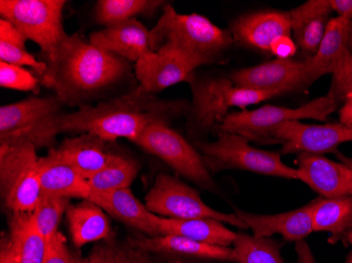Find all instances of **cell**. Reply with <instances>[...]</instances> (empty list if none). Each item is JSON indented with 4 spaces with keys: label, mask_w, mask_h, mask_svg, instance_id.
Segmentation results:
<instances>
[{
    "label": "cell",
    "mask_w": 352,
    "mask_h": 263,
    "mask_svg": "<svg viewBox=\"0 0 352 263\" xmlns=\"http://www.w3.org/2000/svg\"><path fill=\"white\" fill-rule=\"evenodd\" d=\"M131 73L130 62L111 54L79 34L68 35L47 63L41 84L53 91L63 106L80 108L116 88Z\"/></svg>",
    "instance_id": "obj_1"
},
{
    "label": "cell",
    "mask_w": 352,
    "mask_h": 263,
    "mask_svg": "<svg viewBox=\"0 0 352 263\" xmlns=\"http://www.w3.org/2000/svg\"><path fill=\"white\" fill-rule=\"evenodd\" d=\"M189 110L185 100H162L138 86L120 96L63 113L58 130L60 134H92L108 142L120 138L134 142L151 124H168Z\"/></svg>",
    "instance_id": "obj_2"
},
{
    "label": "cell",
    "mask_w": 352,
    "mask_h": 263,
    "mask_svg": "<svg viewBox=\"0 0 352 263\" xmlns=\"http://www.w3.org/2000/svg\"><path fill=\"white\" fill-rule=\"evenodd\" d=\"M150 35L153 52L172 51L197 69L217 62L234 45L230 30L217 27L199 14L179 13L168 3Z\"/></svg>",
    "instance_id": "obj_3"
},
{
    "label": "cell",
    "mask_w": 352,
    "mask_h": 263,
    "mask_svg": "<svg viewBox=\"0 0 352 263\" xmlns=\"http://www.w3.org/2000/svg\"><path fill=\"white\" fill-rule=\"evenodd\" d=\"M188 82L191 87L192 102L188 113L187 128L191 135L214 130L230 108L245 110L247 106L278 96L274 93L239 88L229 77L191 75Z\"/></svg>",
    "instance_id": "obj_4"
},
{
    "label": "cell",
    "mask_w": 352,
    "mask_h": 263,
    "mask_svg": "<svg viewBox=\"0 0 352 263\" xmlns=\"http://www.w3.org/2000/svg\"><path fill=\"white\" fill-rule=\"evenodd\" d=\"M63 104L58 97L32 96L0 108V144H28L35 149L56 146Z\"/></svg>",
    "instance_id": "obj_5"
},
{
    "label": "cell",
    "mask_w": 352,
    "mask_h": 263,
    "mask_svg": "<svg viewBox=\"0 0 352 263\" xmlns=\"http://www.w3.org/2000/svg\"><path fill=\"white\" fill-rule=\"evenodd\" d=\"M207 165L213 173L239 170L261 175L298 180L296 168L287 165L276 152L258 149L247 138L237 134L217 133L214 141H195Z\"/></svg>",
    "instance_id": "obj_6"
},
{
    "label": "cell",
    "mask_w": 352,
    "mask_h": 263,
    "mask_svg": "<svg viewBox=\"0 0 352 263\" xmlns=\"http://www.w3.org/2000/svg\"><path fill=\"white\" fill-rule=\"evenodd\" d=\"M340 104L329 96L320 97L300 108H292L284 106H261L256 110H242L229 113L217 128V133L237 134L247 138L249 141L258 144H272L271 130L283 122H296L302 119H327L331 113L339 108Z\"/></svg>",
    "instance_id": "obj_7"
},
{
    "label": "cell",
    "mask_w": 352,
    "mask_h": 263,
    "mask_svg": "<svg viewBox=\"0 0 352 263\" xmlns=\"http://www.w3.org/2000/svg\"><path fill=\"white\" fill-rule=\"evenodd\" d=\"M0 193L9 213H33L43 194L34 146L0 144Z\"/></svg>",
    "instance_id": "obj_8"
},
{
    "label": "cell",
    "mask_w": 352,
    "mask_h": 263,
    "mask_svg": "<svg viewBox=\"0 0 352 263\" xmlns=\"http://www.w3.org/2000/svg\"><path fill=\"white\" fill-rule=\"evenodd\" d=\"M65 0H1L0 16L33 41L47 60L68 37L63 25Z\"/></svg>",
    "instance_id": "obj_9"
},
{
    "label": "cell",
    "mask_w": 352,
    "mask_h": 263,
    "mask_svg": "<svg viewBox=\"0 0 352 263\" xmlns=\"http://www.w3.org/2000/svg\"><path fill=\"white\" fill-rule=\"evenodd\" d=\"M140 149L160 158L174 172L206 191L217 193L212 174L195 146L165 122H156L133 142Z\"/></svg>",
    "instance_id": "obj_10"
},
{
    "label": "cell",
    "mask_w": 352,
    "mask_h": 263,
    "mask_svg": "<svg viewBox=\"0 0 352 263\" xmlns=\"http://www.w3.org/2000/svg\"><path fill=\"white\" fill-rule=\"evenodd\" d=\"M145 205L157 216L172 219L209 218L243 229L247 225L235 213H223L204 203L195 187L167 173L158 174L145 197Z\"/></svg>",
    "instance_id": "obj_11"
},
{
    "label": "cell",
    "mask_w": 352,
    "mask_h": 263,
    "mask_svg": "<svg viewBox=\"0 0 352 263\" xmlns=\"http://www.w3.org/2000/svg\"><path fill=\"white\" fill-rule=\"evenodd\" d=\"M229 78L239 88L284 94L311 86L308 58L305 60L276 58L231 73Z\"/></svg>",
    "instance_id": "obj_12"
},
{
    "label": "cell",
    "mask_w": 352,
    "mask_h": 263,
    "mask_svg": "<svg viewBox=\"0 0 352 263\" xmlns=\"http://www.w3.org/2000/svg\"><path fill=\"white\" fill-rule=\"evenodd\" d=\"M272 144H282V154L334 152L340 144L352 141V128L341 124H308L283 122L271 130Z\"/></svg>",
    "instance_id": "obj_13"
},
{
    "label": "cell",
    "mask_w": 352,
    "mask_h": 263,
    "mask_svg": "<svg viewBox=\"0 0 352 263\" xmlns=\"http://www.w3.org/2000/svg\"><path fill=\"white\" fill-rule=\"evenodd\" d=\"M229 30L236 45L270 52L276 39L292 35V19L289 12H252L239 16Z\"/></svg>",
    "instance_id": "obj_14"
},
{
    "label": "cell",
    "mask_w": 352,
    "mask_h": 263,
    "mask_svg": "<svg viewBox=\"0 0 352 263\" xmlns=\"http://www.w3.org/2000/svg\"><path fill=\"white\" fill-rule=\"evenodd\" d=\"M298 180L305 183L323 198L352 196V173L342 162L318 154L300 153L296 157Z\"/></svg>",
    "instance_id": "obj_15"
},
{
    "label": "cell",
    "mask_w": 352,
    "mask_h": 263,
    "mask_svg": "<svg viewBox=\"0 0 352 263\" xmlns=\"http://www.w3.org/2000/svg\"><path fill=\"white\" fill-rule=\"evenodd\" d=\"M195 70L181 55L167 50L149 53L135 63L138 86L154 95L188 81Z\"/></svg>",
    "instance_id": "obj_16"
},
{
    "label": "cell",
    "mask_w": 352,
    "mask_h": 263,
    "mask_svg": "<svg viewBox=\"0 0 352 263\" xmlns=\"http://www.w3.org/2000/svg\"><path fill=\"white\" fill-rule=\"evenodd\" d=\"M89 41L128 62H138L142 57L153 52L150 30L136 19L93 32Z\"/></svg>",
    "instance_id": "obj_17"
},
{
    "label": "cell",
    "mask_w": 352,
    "mask_h": 263,
    "mask_svg": "<svg viewBox=\"0 0 352 263\" xmlns=\"http://www.w3.org/2000/svg\"><path fill=\"white\" fill-rule=\"evenodd\" d=\"M312 203L285 213L262 215L235 209L239 218L251 229L253 236L266 238L278 234L289 241L305 240L314 233L311 219Z\"/></svg>",
    "instance_id": "obj_18"
},
{
    "label": "cell",
    "mask_w": 352,
    "mask_h": 263,
    "mask_svg": "<svg viewBox=\"0 0 352 263\" xmlns=\"http://www.w3.org/2000/svg\"><path fill=\"white\" fill-rule=\"evenodd\" d=\"M89 201L100 205L108 215L120 222L136 229L146 236H160L158 216L152 213L136 196L128 189L116 191H93Z\"/></svg>",
    "instance_id": "obj_19"
},
{
    "label": "cell",
    "mask_w": 352,
    "mask_h": 263,
    "mask_svg": "<svg viewBox=\"0 0 352 263\" xmlns=\"http://www.w3.org/2000/svg\"><path fill=\"white\" fill-rule=\"evenodd\" d=\"M128 240L150 254L237 263L236 255L232 247L208 244L176 235L149 237L140 234L138 236L130 237Z\"/></svg>",
    "instance_id": "obj_20"
},
{
    "label": "cell",
    "mask_w": 352,
    "mask_h": 263,
    "mask_svg": "<svg viewBox=\"0 0 352 263\" xmlns=\"http://www.w3.org/2000/svg\"><path fill=\"white\" fill-rule=\"evenodd\" d=\"M108 144L92 134H79L76 137L63 139L49 151L68 162L82 177L89 179L104 169L118 156L109 151Z\"/></svg>",
    "instance_id": "obj_21"
},
{
    "label": "cell",
    "mask_w": 352,
    "mask_h": 263,
    "mask_svg": "<svg viewBox=\"0 0 352 263\" xmlns=\"http://www.w3.org/2000/svg\"><path fill=\"white\" fill-rule=\"evenodd\" d=\"M41 191L47 195L86 201L92 195V187L68 162L47 152L39 157Z\"/></svg>",
    "instance_id": "obj_22"
},
{
    "label": "cell",
    "mask_w": 352,
    "mask_h": 263,
    "mask_svg": "<svg viewBox=\"0 0 352 263\" xmlns=\"http://www.w3.org/2000/svg\"><path fill=\"white\" fill-rule=\"evenodd\" d=\"M294 41L310 56L318 52L330 21V0H309L289 12Z\"/></svg>",
    "instance_id": "obj_23"
},
{
    "label": "cell",
    "mask_w": 352,
    "mask_h": 263,
    "mask_svg": "<svg viewBox=\"0 0 352 263\" xmlns=\"http://www.w3.org/2000/svg\"><path fill=\"white\" fill-rule=\"evenodd\" d=\"M352 52V21L330 19L318 52L308 57L311 82L326 74H332L340 61Z\"/></svg>",
    "instance_id": "obj_24"
},
{
    "label": "cell",
    "mask_w": 352,
    "mask_h": 263,
    "mask_svg": "<svg viewBox=\"0 0 352 263\" xmlns=\"http://www.w3.org/2000/svg\"><path fill=\"white\" fill-rule=\"evenodd\" d=\"M66 217L71 239L76 249L114 236L106 211L89 199L70 205Z\"/></svg>",
    "instance_id": "obj_25"
},
{
    "label": "cell",
    "mask_w": 352,
    "mask_h": 263,
    "mask_svg": "<svg viewBox=\"0 0 352 263\" xmlns=\"http://www.w3.org/2000/svg\"><path fill=\"white\" fill-rule=\"evenodd\" d=\"M314 232L330 234V242L352 245V196L312 201Z\"/></svg>",
    "instance_id": "obj_26"
},
{
    "label": "cell",
    "mask_w": 352,
    "mask_h": 263,
    "mask_svg": "<svg viewBox=\"0 0 352 263\" xmlns=\"http://www.w3.org/2000/svg\"><path fill=\"white\" fill-rule=\"evenodd\" d=\"M160 235H176L208 244L232 247L236 233L215 219H172L158 216Z\"/></svg>",
    "instance_id": "obj_27"
},
{
    "label": "cell",
    "mask_w": 352,
    "mask_h": 263,
    "mask_svg": "<svg viewBox=\"0 0 352 263\" xmlns=\"http://www.w3.org/2000/svg\"><path fill=\"white\" fill-rule=\"evenodd\" d=\"M8 233L19 251L21 263H43L47 240L38 232L32 213H10Z\"/></svg>",
    "instance_id": "obj_28"
},
{
    "label": "cell",
    "mask_w": 352,
    "mask_h": 263,
    "mask_svg": "<svg viewBox=\"0 0 352 263\" xmlns=\"http://www.w3.org/2000/svg\"><path fill=\"white\" fill-rule=\"evenodd\" d=\"M166 5L162 0H98L93 15L98 25L110 27L136 16H152Z\"/></svg>",
    "instance_id": "obj_29"
},
{
    "label": "cell",
    "mask_w": 352,
    "mask_h": 263,
    "mask_svg": "<svg viewBox=\"0 0 352 263\" xmlns=\"http://www.w3.org/2000/svg\"><path fill=\"white\" fill-rule=\"evenodd\" d=\"M25 43L27 39L19 30L6 19H0V61L33 69L41 77L47 70V63L28 52Z\"/></svg>",
    "instance_id": "obj_30"
},
{
    "label": "cell",
    "mask_w": 352,
    "mask_h": 263,
    "mask_svg": "<svg viewBox=\"0 0 352 263\" xmlns=\"http://www.w3.org/2000/svg\"><path fill=\"white\" fill-rule=\"evenodd\" d=\"M138 172L140 164L138 161L118 154L109 165L87 180L93 191H116L130 187Z\"/></svg>",
    "instance_id": "obj_31"
},
{
    "label": "cell",
    "mask_w": 352,
    "mask_h": 263,
    "mask_svg": "<svg viewBox=\"0 0 352 263\" xmlns=\"http://www.w3.org/2000/svg\"><path fill=\"white\" fill-rule=\"evenodd\" d=\"M150 255L132 244L128 239L120 241L112 236L95 245L85 261L86 263H154Z\"/></svg>",
    "instance_id": "obj_32"
},
{
    "label": "cell",
    "mask_w": 352,
    "mask_h": 263,
    "mask_svg": "<svg viewBox=\"0 0 352 263\" xmlns=\"http://www.w3.org/2000/svg\"><path fill=\"white\" fill-rule=\"evenodd\" d=\"M237 263H286L278 243L271 237L258 238L244 232H237L232 245Z\"/></svg>",
    "instance_id": "obj_33"
},
{
    "label": "cell",
    "mask_w": 352,
    "mask_h": 263,
    "mask_svg": "<svg viewBox=\"0 0 352 263\" xmlns=\"http://www.w3.org/2000/svg\"><path fill=\"white\" fill-rule=\"evenodd\" d=\"M70 205L71 199L66 197L41 194V199L32 213V216L38 232L43 235L47 242L59 232V223Z\"/></svg>",
    "instance_id": "obj_34"
},
{
    "label": "cell",
    "mask_w": 352,
    "mask_h": 263,
    "mask_svg": "<svg viewBox=\"0 0 352 263\" xmlns=\"http://www.w3.org/2000/svg\"><path fill=\"white\" fill-rule=\"evenodd\" d=\"M39 79L23 67L0 61V86L3 89L38 93Z\"/></svg>",
    "instance_id": "obj_35"
},
{
    "label": "cell",
    "mask_w": 352,
    "mask_h": 263,
    "mask_svg": "<svg viewBox=\"0 0 352 263\" xmlns=\"http://www.w3.org/2000/svg\"><path fill=\"white\" fill-rule=\"evenodd\" d=\"M327 96L343 106L352 97V52L343 57L332 73L331 86Z\"/></svg>",
    "instance_id": "obj_36"
},
{
    "label": "cell",
    "mask_w": 352,
    "mask_h": 263,
    "mask_svg": "<svg viewBox=\"0 0 352 263\" xmlns=\"http://www.w3.org/2000/svg\"><path fill=\"white\" fill-rule=\"evenodd\" d=\"M72 255L67 244L66 237L57 232L47 242L43 263H72Z\"/></svg>",
    "instance_id": "obj_37"
},
{
    "label": "cell",
    "mask_w": 352,
    "mask_h": 263,
    "mask_svg": "<svg viewBox=\"0 0 352 263\" xmlns=\"http://www.w3.org/2000/svg\"><path fill=\"white\" fill-rule=\"evenodd\" d=\"M0 263H21L19 251L7 232H3L0 238Z\"/></svg>",
    "instance_id": "obj_38"
},
{
    "label": "cell",
    "mask_w": 352,
    "mask_h": 263,
    "mask_svg": "<svg viewBox=\"0 0 352 263\" xmlns=\"http://www.w3.org/2000/svg\"><path fill=\"white\" fill-rule=\"evenodd\" d=\"M296 43L290 36H282L276 39L271 45L270 53L276 55V58L292 59L296 54Z\"/></svg>",
    "instance_id": "obj_39"
},
{
    "label": "cell",
    "mask_w": 352,
    "mask_h": 263,
    "mask_svg": "<svg viewBox=\"0 0 352 263\" xmlns=\"http://www.w3.org/2000/svg\"><path fill=\"white\" fill-rule=\"evenodd\" d=\"M330 5L339 19L352 21V0H330Z\"/></svg>",
    "instance_id": "obj_40"
},
{
    "label": "cell",
    "mask_w": 352,
    "mask_h": 263,
    "mask_svg": "<svg viewBox=\"0 0 352 263\" xmlns=\"http://www.w3.org/2000/svg\"><path fill=\"white\" fill-rule=\"evenodd\" d=\"M296 253L298 256V263H318L306 240L296 241Z\"/></svg>",
    "instance_id": "obj_41"
},
{
    "label": "cell",
    "mask_w": 352,
    "mask_h": 263,
    "mask_svg": "<svg viewBox=\"0 0 352 263\" xmlns=\"http://www.w3.org/2000/svg\"><path fill=\"white\" fill-rule=\"evenodd\" d=\"M340 122L341 124L352 128V97L344 102L340 108Z\"/></svg>",
    "instance_id": "obj_42"
},
{
    "label": "cell",
    "mask_w": 352,
    "mask_h": 263,
    "mask_svg": "<svg viewBox=\"0 0 352 263\" xmlns=\"http://www.w3.org/2000/svg\"><path fill=\"white\" fill-rule=\"evenodd\" d=\"M337 157L339 158L340 161H341L342 163L345 164V165H347V167L349 168L350 171H351L352 173V158L347 157V156L343 155V154L341 153H337Z\"/></svg>",
    "instance_id": "obj_43"
},
{
    "label": "cell",
    "mask_w": 352,
    "mask_h": 263,
    "mask_svg": "<svg viewBox=\"0 0 352 263\" xmlns=\"http://www.w3.org/2000/svg\"><path fill=\"white\" fill-rule=\"evenodd\" d=\"M72 263H86V261H85V258H82V256H79V255L77 254H73Z\"/></svg>",
    "instance_id": "obj_44"
},
{
    "label": "cell",
    "mask_w": 352,
    "mask_h": 263,
    "mask_svg": "<svg viewBox=\"0 0 352 263\" xmlns=\"http://www.w3.org/2000/svg\"><path fill=\"white\" fill-rule=\"evenodd\" d=\"M345 263H352V250L351 252L349 253V255H348L347 259H346Z\"/></svg>",
    "instance_id": "obj_45"
},
{
    "label": "cell",
    "mask_w": 352,
    "mask_h": 263,
    "mask_svg": "<svg viewBox=\"0 0 352 263\" xmlns=\"http://www.w3.org/2000/svg\"><path fill=\"white\" fill-rule=\"evenodd\" d=\"M174 263H185V262H183V261H175V262Z\"/></svg>",
    "instance_id": "obj_46"
}]
</instances>
